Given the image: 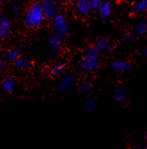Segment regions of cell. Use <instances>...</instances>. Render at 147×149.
Listing matches in <instances>:
<instances>
[{"mask_svg": "<svg viewBox=\"0 0 147 149\" xmlns=\"http://www.w3.org/2000/svg\"><path fill=\"white\" fill-rule=\"evenodd\" d=\"M46 17L43 8L39 2H35L30 5L26 12L24 23L29 29H37L43 25Z\"/></svg>", "mask_w": 147, "mask_h": 149, "instance_id": "cell-1", "label": "cell"}, {"mask_svg": "<svg viewBox=\"0 0 147 149\" xmlns=\"http://www.w3.org/2000/svg\"><path fill=\"white\" fill-rule=\"evenodd\" d=\"M79 64L83 72L86 73L94 72L100 68L101 65L100 54L93 48L89 50L81 58Z\"/></svg>", "mask_w": 147, "mask_h": 149, "instance_id": "cell-2", "label": "cell"}, {"mask_svg": "<svg viewBox=\"0 0 147 149\" xmlns=\"http://www.w3.org/2000/svg\"><path fill=\"white\" fill-rule=\"evenodd\" d=\"M53 28L56 35L63 38L69 34V24L64 15L58 14L53 19Z\"/></svg>", "mask_w": 147, "mask_h": 149, "instance_id": "cell-3", "label": "cell"}, {"mask_svg": "<svg viewBox=\"0 0 147 149\" xmlns=\"http://www.w3.org/2000/svg\"><path fill=\"white\" fill-rule=\"evenodd\" d=\"M46 18L54 19L58 15V5L56 0H41L40 2Z\"/></svg>", "mask_w": 147, "mask_h": 149, "instance_id": "cell-4", "label": "cell"}, {"mask_svg": "<svg viewBox=\"0 0 147 149\" xmlns=\"http://www.w3.org/2000/svg\"><path fill=\"white\" fill-rule=\"evenodd\" d=\"M63 47L62 38L58 37L57 35H54L51 37L48 42V48L51 57L54 58L59 54Z\"/></svg>", "mask_w": 147, "mask_h": 149, "instance_id": "cell-5", "label": "cell"}, {"mask_svg": "<svg viewBox=\"0 0 147 149\" xmlns=\"http://www.w3.org/2000/svg\"><path fill=\"white\" fill-rule=\"evenodd\" d=\"M76 81V77L72 74L63 75L58 84V90L60 92H65L74 86Z\"/></svg>", "mask_w": 147, "mask_h": 149, "instance_id": "cell-6", "label": "cell"}, {"mask_svg": "<svg viewBox=\"0 0 147 149\" xmlns=\"http://www.w3.org/2000/svg\"><path fill=\"white\" fill-rule=\"evenodd\" d=\"M132 68V65L130 61H114L110 64V69L116 73H125L129 72Z\"/></svg>", "mask_w": 147, "mask_h": 149, "instance_id": "cell-7", "label": "cell"}, {"mask_svg": "<svg viewBox=\"0 0 147 149\" xmlns=\"http://www.w3.org/2000/svg\"><path fill=\"white\" fill-rule=\"evenodd\" d=\"M11 22L5 15H0V37L2 39L8 38L10 34Z\"/></svg>", "mask_w": 147, "mask_h": 149, "instance_id": "cell-8", "label": "cell"}, {"mask_svg": "<svg viewBox=\"0 0 147 149\" xmlns=\"http://www.w3.org/2000/svg\"><path fill=\"white\" fill-rule=\"evenodd\" d=\"M128 97L127 90L122 86H116L113 90V99L118 104H124Z\"/></svg>", "mask_w": 147, "mask_h": 149, "instance_id": "cell-9", "label": "cell"}, {"mask_svg": "<svg viewBox=\"0 0 147 149\" xmlns=\"http://www.w3.org/2000/svg\"><path fill=\"white\" fill-rule=\"evenodd\" d=\"M76 9L77 13L82 17L89 16L94 10L88 0H83L82 2L76 4Z\"/></svg>", "mask_w": 147, "mask_h": 149, "instance_id": "cell-10", "label": "cell"}, {"mask_svg": "<svg viewBox=\"0 0 147 149\" xmlns=\"http://www.w3.org/2000/svg\"><path fill=\"white\" fill-rule=\"evenodd\" d=\"M98 12L100 17L103 18H106L109 17L112 12V5L108 1L103 2L102 5L98 9Z\"/></svg>", "mask_w": 147, "mask_h": 149, "instance_id": "cell-11", "label": "cell"}, {"mask_svg": "<svg viewBox=\"0 0 147 149\" xmlns=\"http://www.w3.org/2000/svg\"><path fill=\"white\" fill-rule=\"evenodd\" d=\"M110 44L111 42L108 38H101V39L96 41V42L94 45L93 49L100 54L103 51H106Z\"/></svg>", "mask_w": 147, "mask_h": 149, "instance_id": "cell-12", "label": "cell"}, {"mask_svg": "<svg viewBox=\"0 0 147 149\" xmlns=\"http://www.w3.org/2000/svg\"><path fill=\"white\" fill-rule=\"evenodd\" d=\"M67 67V64L64 61H59L56 63L50 70V74L52 77L60 76V74L65 70Z\"/></svg>", "mask_w": 147, "mask_h": 149, "instance_id": "cell-13", "label": "cell"}, {"mask_svg": "<svg viewBox=\"0 0 147 149\" xmlns=\"http://www.w3.org/2000/svg\"><path fill=\"white\" fill-rule=\"evenodd\" d=\"M5 58L8 61L14 63L20 58L19 50L15 48H10L5 52Z\"/></svg>", "mask_w": 147, "mask_h": 149, "instance_id": "cell-14", "label": "cell"}, {"mask_svg": "<svg viewBox=\"0 0 147 149\" xmlns=\"http://www.w3.org/2000/svg\"><path fill=\"white\" fill-rule=\"evenodd\" d=\"M135 32L140 35H144L147 32V21L146 20H141L136 24L135 27Z\"/></svg>", "mask_w": 147, "mask_h": 149, "instance_id": "cell-15", "label": "cell"}, {"mask_svg": "<svg viewBox=\"0 0 147 149\" xmlns=\"http://www.w3.org/2000/svg\"><path fill=\"white\" fill-rule=\"evenodd\" d=\"M13 64L15 68L19 69V70H27L30 67L31 63H30L29 60L27 58L20 57L16 61L13 63Z\"/></svg>", "mask_w": 147, "mask_h": 149, "instance_id": "cell-16", "label": "cell"}, {"mask_svg": "<svg viewBox=\"0 0 147 149\" xmlns=\"http://www.w3.org/2000/svg\"><path fill=\"white\" fill-rule=\"evenodd\" d=\"M2 87H3V90L5 92H12L15 88V81L13 78H7L6 79L4 80Z\"/></svg>", "mask_w": 147, "mask_h": 149, "instance_id": "cell-17", "label": "cell"}, {"mask_svg": "<svg viewBox=\"0 0 147 149\" xmlns=\"http://www.w3.org/2000/svg\"><path fill=\"white\" fill-rule=\"evenodd\" d=\"M97 106V102L96 100L93 97H91V98H89L88 100H86L84 104L85 110L88 112H92L94 111V110L95 109Z\"/></svg>", "mask_w": 147, "mask_h": 149, "instance_id": "cell-18", "label": "cell"}, {"mask_svg": "<svg viewBox=\"0 0 147 149\" xmlns=\"http://www.w3.org/2000/svg\"><path fill=\"white\" fill-rule=\"evenodd\" d=\"M135 10L138 13L146 12L147 11V0H142L138 2L135 7Z\"/></svg>", "mask_w": 147, "mask_h": 149, "instance_id": "cell-19", "label": "cell"}, {"mask_svg": "<svg viewBox=\"0 0 147 149\" xmlns=\"http://www.w3.org/2000/svg\"><path fill=\"white\" fill-rule=\"evenodd\" d=\"M80 90L83 93H89L92 91V84L89 81H84L80 84Z\"/></svg>", "mask_w": 147, "mask_h": 149, "instance_id": "cell-20", "label": "cell"}, {"mask_svg": "<svg viewBox=\"0 0 147 149\" xmlns=\"http://www.w3.org/2000/svg\"><path fill=\"white\" fill-rule=\"evenodd\" d=\"M88 1L93 10H98L103 3L102 0H88Z\"/></svg>", "mask_w": 147, "mask_h": 149, "instance_id": "cell-21", "label": "cell"}, {"mask_svg": "<svg viewBox=\"0 0 147 149\" xmlns=\"http://www.w3.org/2000/svg\"><path fill=\"white\" fill-rule=\"evenodd\" d=\"M133 38L134 34L132 32H131V31H126V32H125L122 37L123 42H129V41L132 40Z\"/></svg>", "mask_w": 147, "mask_h": 149, "instance_id": "cell-22", "label": "cell"}, {"mask_svg": "<svg viewBox=\"0 0 147 149\" xmlns=\"http://www.w3.org/2000/svg\"><path fill=\"white\" fill-rule=\"evenodd\" d=\"M115 48H116V45H115L114 44H113L111 42V44L109 45V46L108 47V48H107V50H106V52L108 53V54H111V53H113V51H114Z\"/></svg>", "mask_w": 147, "mask_h": 149, "instance_id": "cell-23", "label": "cell"}, {"mask_svg": "<svg viewBox=\"0 0 147 149\" xmlns=\"http://www.w3.org/2000/svg\"><path fill=\"white\" fill-rule=\"evenodd\" d=\"M139 54L144 57H147V48L141 49V51H139Z\"/></svg>", "mask_w": 147, "mask_h": 149, "instance_id": "cell-24", "label": "cell"}, {"mask_svg": "<svg viewBox=\"0 0 147 149\" xmlns=\"http://www.w3.org/2000/svg\"><path fill=\"white\" fill-rule=\"evenodd\" d=\"M5 68V64H4V61H2V59L0 58V72H2V70Z\"/></svg>", "mask_w": 147, "mask_h": 149, "instance_id": "cell-25", "label": "cell"}, {"mask_svg": "<svg viewBox=\"0 0 147 149\" xmlns=\"http://www.w3.org/2000/svg\"><path fill=\"white\" fill-rule=\"evenodd\" d=\"M19 11V7L18 6H14L12 8V12L13 13H17Z\"/></svg>", "mask_w": 147, "mask_h": 149, "instance_id": "cell-26", "label": "cell"}, {"mask_svg": "<svg viewBox=\"0 0 147 149\" xmlns=\"http://www.w3.org/2000/svg\"><path fill=\"white\" fill-rule=\"evenodd\" d=\"M70 2H73V3H78V2H82V1H83V0H69Z\"/></svg>", "mask_w": 147, "mask_h": 149, "instance_id": "cell-27", "label": "cell"}, {"mask_svg": "<svg viewBox=\"0 0 147 149\" xmlns=\"http://www.w3.org/2000/svg\"><path fill=\"white\" fill-rule=\"evenodd\" d=\"M2 0H0V7L2 6Z\"/></svg>", "mask_w": 147, "mask_h": 149, "instance_id": "cell-28", "label": "cell"}, {"mask_svg": "<svg viewBox=\"0 0 147 149\" xmlns=\"http://www.w3.org/2000/svg\"><path fill=\"white\" fill-rule=\"evenodd\" d=\"M146 138H147V133H146Z\"/></svg>", "mask_w": 147, "mask_h": 149, "instance_id": "cell-29", "label": "cell"}, {"mask_svg": "<svg viewBox=\"0 0 147 149\" xmlns=\"http://www.w3.org/2000/svg\"><path fill=\"white\" fill-rule=\"evenodd\" d=\"M146 149H147V147H146Z\"/></svg>", "mask_w": 147, "mask_h": 149, "instance_id": "cell-30", "label": "cell"}]
</instances>
